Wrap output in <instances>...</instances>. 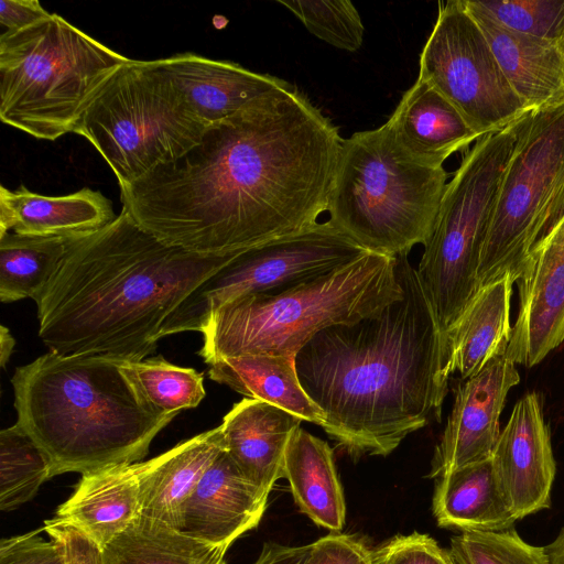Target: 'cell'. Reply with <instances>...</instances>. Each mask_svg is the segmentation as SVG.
Segmentation results:
<instances>
[{
  "label": "cell",
  "mask_w": 564,
  "mask_h": 564,
  "mask_svg": "<svg viewBox=\"0 0 564 564\" xmlns=\"http://www.w3.org/2000/svg\"><path fill=\"white\" fill-rule=\"evenodd\" d=\"M401 148L415 160L435 166L480 138L459 111L429 83L417 77L384 123Z\"/></svg>",
  "instance_id": "21"
},
{
  "label": "cell",
  "mask_w": 564,
  "mask_h": 564,
  "mask_svg": "<svg viewBox=\"0 0 564 564\" xmlns=\"http://www.w3.org/2000/svg\"><path fill=\"white\" fill-rule=\"evenodd\" d=\"M373 564H457L449 550L430 535L399 534L371 550Z\"/></svg>",
  "instance_id": "35"
},
{
  "label": "cell",
  "mask_w": 564,
  "mask_h": 564,
  "mask_svg": "<svg viewBox=\"0 0 564 564\" xmlns=\"http://www.w3.org/2000/svg\"><path fill=\"white\" fill-rule=\"evenodd\" d=\"M513 280L505 275L481 288L448 338L453 371L463 380L503 356L511 337L510 304Z\"/></svg>",
  "instance_id": "27"
},
{
  "label": "cell",
  "mask_w": 564,
  "mask_h": 564,
  "mask_svg": "<svg viewBox=\"0 0 564 564\" xmlns=\"http://www.w3.org/2000/svg\"><path fill=\"white\" fill-rule=\"evenodd\" d=\"M304 564H373L371 550L352 535L333 532L310 544Z\"/></svg>",
  "instance_id": "37"
},
{
  "label": "cell",
  "mask_w": 564,
  "mask_h": 564,
  "mask_svg": "<svg viewBox=\"0 0 564 564\" xmlns=\"http://www.w3.org/2000/svg\"><path fill=\"white\" fill-rule=\"evenodd\" d=\"M116 217L110 199L89 187L62 196L41 195L25 186L14 191L0 187V235L85 236Z\"/></svg>",
  "instance_id": "20"
},
{
  "label": "cell",
  "mask_w": 564,
  "mask_h": 564,
  "mask_svg": "<svg viewBox=\"0 0 564 564\" xmlns=\"http://www.w3.org/2000/svg\"><path fill=\"white\" fill-rule=\"evenodd\" d=\"M544 547L549 564H564V527L557 536Z\"/></svg>",
  "instance_id": "41"
},
{
  "label": "cell",
  "mask_w": 564,
  "mask_h": 564,
  "mask_svg": "<svg viewBox=\"0 0 564 564\" xmlns=\"http://www.w3.org/2000/svg\"><path fill=\"white\" fill-rule=\"evenodd\" d=\"M365 251L328 220L240 250L185 299L161 328V338L200 333L209 315L229 301L328 272Z\"/></svg>",
  "instance_id": "11"
},
{
  "label": "cell",
  "mask_w": 564,
  "mask_h": 564,
  "mask_svg": "<svg viewBox=\"0 0 564 564\" xmlns=\"http://www.w3.org/2000/svg\"><path fill=\"white\" fill-rule=\"evenodd\" d=\"M490 459L517 520L550 508L556 464L538 393H528L514 404Z\"/></svg>",
  "instance_id": "14"
},
{
  "label": "cell",
  "mask_w": 564,
  "mask_h": 564,
  "mask_svg": "<svg viewBox=\"0 0 564 564\" xmlns=\"http://www.w3.org/2000/svg\"><path fill=\"white\" fill-rule=\"evenodd\" d=\"M237 252L205 256L169 245L121 208L68 247L35 301L39 336L59 355L149 358L169 317Z\"/></svg>",
  "instance_id": "3"
},
{
  "label": "cell",
  "mask_w": 564,
  "mask_h": 564,
  "mask_svg": "<svg viewBox=\"0 0 564 564\" xmlns=\"http://www.w3.org/2000/svg\"><path fill=\"white\" fill-rule=\"evenodd\" d=\"M343 140L290 85L208 126L183 155L120 186L122 208L150 234L189 252L240 251L318 223Z\"/></svg>",
  "instance_id": "1"
},
{
  "label": "cell",
  "mask_w": 564,
  "mask_h": 564,
  "mask_svg": "<svg viewBox=\"0 0 564 564\" xmlns=\"http://www.w3.org/2000/svg\"><path fill=\"white\" fill-rule=\"evenodd\" d=\"M0 564H65V562L55 541L42 538L40 531H31L1 539Z\"/></svg>",
  "instance_id": "36"
},
{
  "label": "cell",
  "mask_w": 564,
  "mask_h": 564,
  "mask_svg": "<svg viewBox=\"0 0 564 564\" xmlns=\"http://www.w3.org/2000/svg\"><path fill=\"white\" fill-rule=\"evenodd\" d=\"M409 253L397 257L403 295L354 324L317 333L296 355L300 382L323 430L351 457L386 456L442 408L454 373Z\"/></svg>",
  "instance_id": "2"
},
{
  "label": "cell",
  "mask_w": 564,
  "mask_h": 564,
  "mask_svg": "<svg viewBox=\"0 0 564 564\" xmlns=\"http://www.w3.org/2000/svg\"><path fill=\"white\" fill-rule=\"evenodd\" d=\"M209 379L226 384L249 399L286 410L301 421L325 424V415L303 389L295 358L274 355H242L208 365Z\"/></svg>",
  "instance_id": "26"
},
{
  "label": "cell",
  "mask_w": 564,
  "mask_h": 564,
  "mask_svg": "<svg viewBox=\"0 0 564 564\" xmlns=\"http://www.w3.org/2000/svg\"><path fill=\"white\" fill-rule=\"evenodd\" d=\"M224 448L219 425L149 460L135 463L139 514L176 529L184 502Z\"/></svg>",
  "instance_id": "22"
},
{
  "label": "cell",
  "mask_w": 564,
  "mask_h": 564,
  "mask_svg": "<svg viewBox=\"0 0 564 564\" xmlns=\"http://www.w3.org/2000/svg\"><path fill=\"white\" fill-rule=\"evenodd\" d=\"M516 121L481 135L465 151L446 185L434 230L416 269L440 329L447 338L479 291L481 249L512 154Z\"/></svg>",
  "instance_id": "9"
},
{
  "label": "cell",
  "mask_w": 564,
  "mask_h": 564,
  "mask_svg": "<svg viewBox=\"0 0 564 564\" xmlns=\"http://www.w3.org/2000/svg\"><path fill=\"white\" fill-rule=\"evenodd\" d=\"M139 511L134 463L83 474L54 518L79 530L101 551L133 522Z\"/></svg>",
  "instance_id": "23"
},
{
  "label": "cell",
  "mask_w": 564,
  "mask_h": 564,
  "mask_svg": "<svg viewBox=\"0 0 564 564\" xmlns=\"http://www.w3.org/2000/svg\"><path fill=\"white\" fill-rule=\"evenodd\" d=\"M148 401L162 414L177 415L196 408L205 398L204 376L193 368L166 361L161 356L139 361H122Z\"/></svg>",
  "instance_id": "31"
},
{
  "label": "cell",
  "mask_w": 564,
  "mask_h": 564,
  "mask_svg": "<svg viewBox=\"0 0 564 564\" xmlns=\"http://www.w3.org/2000/svg\"><path fill=\"white\" fill-rule=\"evenodd\" d=\"M128 59L56 13L0 35L1 121L42 140L74 133Z\"/></svg>",
  "instance_id": "7"
},
{
  "label": "cell",
  "mask_w": 564,
  "mask_h": 564,
  "mask_svg": "<svg viewBox=\"0 0 564 564\" xmlns=\"http://www.w3.org/2000/svg\"><path fill=\"white\" fill-rule=\"evenodd\" d=\"M43 530L59 546L65 564H101L99 547L76 528L53 518Z\"/></svg>",
  "instance_id": "38"
},
{
  "label": "cell",
  "mask_w": 564,
  "mask_h": 564,
  "mask_svg": "<svg viewBox=\"0 0 564 564\" xmlns=\"http://www.w3.org/2000/svg\"><path fill=\"white\" fill-rule=\"evenodd\" d=\"M478 267L479 290L510 275L517 282L531 250L564 218V99L516 121Z\"/></svg>",
  "instance_id": "10"
},
{
  "label": "cell",
  "mask_w": 564,
  "mask_h": 564,
  "mask_svg": "<svg viewBox=\"0 0 564 564\" xmlns=\"http://www.w3.org/2000/svg\"><path fill=\"white\" fill-rule=\"evenodd\" d=\"M516 283L519 310L503 356L533 367L564 340V218L531 250Z\"/></svg>",
  "instance_id": "15"
},
{
  "label": "cell",
  "mask_w": 564,
  "mask_h": 564,
  "mask_svg": "<svg viewBox=\"0 0 564 564\" xmlns=\"http://www.w3.org/2000/svg\"><path fill=\"white\" fill-rule=\"evenodd\" d=\"M449 551L457 564H549L545 547L527 543L512 528L460 532Z\"/></svg>",
  "instance_id": "32"
},
{
  "label": "cell",
  "mask_w": 564,
  "mask_h": 564,
  "mask_svg": "<svg viewBox=\"0 0 564 564\" xmlns=\"http://www.w3.org/2000/svg\"><path fill=\"white\" fill-rule=\"evenodd\" d=\"M155 62L206 127L230 117L264 94L291 85L237 63L194 53L175 54Z\"/></svg>",
  "instance_id": "17"
},
{
  "label": "cell",
  "mask_w": 564,
  "mask_h": 564,
  "mask_svg": "<svg viewBox=\"0 0 564 564\" xmlns=\"http://www.w3.org/2000/svg\"><path fill=\"white\" fill-rule=\"evenodd\" d=\"M480 3L506 26L564 46V0H491Z\"/></svg>",
  "instance_id": "34"
},
{
  "label": "cell",
  "mask_w": 564,
  "mask_h": 564,
  "mask_svg": "<svg viewBox=\"0 0 564 564\" xmlns=\"http://www.w3.org/2000/svg\"><path fill=\"white\" fill-rule=\"evenodd\" d=\"M514 365L505 356L497 357L458 386L429 477L438 478L491 457L506 398L520 381Z\"/></svg>",
  "instance_id": "13"
},
{
  "label": "cell",
  "mask_w": 564,
  "mask_h": 564,
  "mask_svg": "<svg viewBox=\"0 0 564 564\" xmlns=\"http://www.w3.org/2000/svg\"><path fill=\"white\" fill-rule=\"evenodd\" d=\"M308 551L310 544L290 546L268 542L263 544L262 551L253 564H304Z\"/></svg>",
  "instance_id": "40"
},
{
  "label": "cell",
  "mask_w": 564,
  "mask_h": 564,
  "mask_svg": "<svg viewBox=\"0 0 564 564\" xmlns=\"http://www.w3.org/2000/svg\"><path fill=\"white\" fill-rule=\"evenodd\" d=\"M402 295L397 257L365 251L328 272L221 305L200 332L198 355L207 365L242 355L295 358L321 330L354 324Z\"/></svg>",
  "instance_id": "5"
},
{
  "label": "cell",
  "mask_w": 564,
  "mask_h": 564,
  "mask_svg": "<svg viewBox=\"0 0 564 564\" xmlns=\"http://www.w3.org/2000/svg\"><path fill=\"white\" fill-rule=\"evenodd\" d=\"M75 238L0 235L1 302L36 301Z\"/></svg>",
  "instance_id": "29"
},
{
  "label": "cell",
  "mask_w": 564,
  "mask_h": 564,
  "mask_svg": "<svg viewBox=\"0 0 564 564\" xmlns=\"http://www.w3.org/2000/svg\"><path fill=\"white\" fill-rule=\"evenodd\" d=\"M206 128L155 59L129 58L96 95L74 133L100 153L120 187L183 155Z\"/></svg>",
  "instance_id": "8"
},
{
  "label": "cell",
  "mask_w": 564,
  "mask_h": 564,
  "mask_svg": "<svg viewBox=\"0 0 564 564\" xmlns=\"http://www.w3.org/2000/svg\"><path fill=\"white\" fill-rule=\"evenodd\" d=\"M51 476V464L33 438L17 423L0 432V510L29 502Z\"/></svg>",
  "instance_id": "30"
},
{
  "label": "cell",
  "mask_w": 564,
  "mask_h": 564,
  "mask_svg": "<svg viewBox=\"0 0 564 564\" xmlns=\"http://www.w3.org/2000/svg\"><path fill=\"white\" fill-rule=\"evenodd\" d=\"M228 549L138 516L101 552V564H227Z\"/></svg>",
  "instance_id": "28"
},
{
  "label": "cell",
  "mask_w": 564,
  "mask_h": 564,
  "mask_svg": "<svg viewBox=\"0 0 564 564\" xmlns=\"http://www.w3.org/2000/svg\"><path fill=\"white\" fill-rule=\"evenodd\" d=\"M284 478L300 510L314 523L340 532L346 521L343 487L329 445L296 429L286 447Z\"/></svg>",
  "instance_id": "25"
},
{
  "label": "cell",
  "mask_w": 564,
  "mask_h": 564,
  "mask_svg": "<svg viewBox=\"0 0 564 564\" xmlns=\"http://www.w3.org/2000/svg\"><path fill=\"white\" fill-rule=\"evenodd\" d=\"M436 479L432 509L440 527L462 532L502 531L517 521L498 486L490 458Z\"/></svg>",
  "instance_id": "24"
},
{
  "label": "cell",
  "mask_w": 564,
  "mask_h": 564,
  "mask_svg": "<svg viewBox=\"0 0 564 564\" xmlns=\"http://www.w3.org/2000/svg\"><path fill=\"white\" fill-rule=\"evenodd\" d=\"M122 361L48 350L15 369L17 424L45 453L52 477L139 463L176 416L148 401Z\"/></svg>",
  "instance_id": "4"
},
{
  "label": "cell",
  "mask_w": 564,
  "mask_h": 564,
  "mask_svg": "<svg viewBox=\"0 0 564 564\" xmlns=\"http://www.w3.org/2000/svg\"><path fill=\"white\" fill-rule=\"evenodd\" d=\"M507 80L529 109L564 99V46L514 31L478 0H463Z\"/></svg>",
  "instance_id": "18"
},
{
  "label": "cell",
  "mask_w": 564,
  "mask_h": 564,
  "mask_svg": "<svg viewBox=\"0 0 564 564\" xmlns=\"http://www.w3.org/2000/svg\"><path fill=\"white\" fill-rule=\"evenodd\" d=\"M48 15L37 0H1L0 35L25 29Z\"/></svg>",
  "instance_id": "39"
},
{
  "label": "cell",
  "mask_w": 564,
  "mask_h": 564,
  "mask_svg": "<svg viewBox=\"0 0 564 564\" xmlns=\"http://www.w3.org/2000/svg\"><path fill=\"white\" fill-rule=\"evenodd\" d=\"M15 340L6 326L0 327V365L6 368L13 351Z\"/></svg>",
  "instance_id": "42"
},
{
  "label": "cell",
  "mask_w": 564,
  "mask_h": 564,
  "mask_svg": "<svg viewBox=\"0 0 564 564\" xmlns=\"http://www.w3.org/2000/svg\"><path fill=\"white\" fill-rule=\"evenodd\" d=\"M269 495L252 484L224 448L184 502L176 529L229 549L260 523Z\"/></svg>",
  "instance_id": "16"
},
{
  "label": "cell",
  "mask_w": 564,
  "mask_h": 564,
  "mask_svg": "<svg viewBox=\"0 0 564 564\" xmlns=\"http://www.w3.org/2000/svg\"><path fill=\"white\" fill-rule=\"evenodd\" d=\"M301 420L274 404L245 398L220 424L225 448L241 473L265 494L284 478V457Z\"/></svg>",
  "instance_id": "19"
},
{
  "label": "cell",
  "mask_w": 564,
  "mask_h": 564,
  "mask_svg": "<svg viewBox=\"0 0 564 564\" xmlns=\"http://www.w3.org/2000/svg\"><path fill=\"white\" fill-rule=\"evenodd\" d=\"M278 2L324 42L347 52L360 48L365 28L358 10L349 0Z\"/></svg>",
  "instance_id": "33"
},
{
  "label": "cell",
  "mask_w": 564,
  "mask_h": 564,
  "mask_svg": "<svg viewBox=\"0 0 564 564\" xmlns=\"http://www.w3.org/2000/svg\"><path fill=\"white\" fill-rule=\"evenodd\" d=\"M448 173L420 162L386 124L343 140L328 221L367 251L398 257L430 239Z\"/></svg>",
  "instance_id": "6"
},
{
  "label": "cell",
  "mask_w": 564,
  "mask_h": 564,
  "mask_svg": "<svg viewBox=\"0 0 564 564\" xmlns=\"http://www.w3.org/2000/svg\"><path fill=\"white\" fill-rule=\"evenodd\" d=\"M419 77L444 96L480 137L530 110L517 95L463 0L438 3Z\"/></svg>",
  "instance_id": "12"
}]
</instances>
